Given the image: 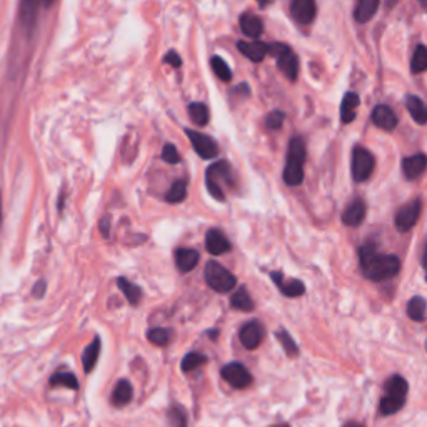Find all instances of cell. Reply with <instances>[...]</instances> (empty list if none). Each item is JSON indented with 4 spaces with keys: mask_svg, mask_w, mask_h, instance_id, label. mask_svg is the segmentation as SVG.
Returning a JSON list of instances; mask_svg holds the SVG:
<instances>
[{
    "mask_svg": "<svg viewBox=\"0 0 427 427\" xmlns=\"http://www.w3.org/2000/svg\"><path fill=\"white\" fill-rule=\"evenodd\" d=\"M379 0H359L354 10V19L359 24H367L379 9Z\"/></svg>",
    "mask_w": 427,
    "mask_h": 427,
    "instance_id": "cell-22",
    "label": "cell"
},
{
    "mask_svg": "<svg viewBox=\"0 0 427 427\" xmlns=\"http://www.w3.org/2000/svg\"><path fill=\"white\" fill-rule=\"evenodd\" d=\"M365 210H367V207H365L363 199H356V201H352L345 207L344 214H342V222L349 227L361 225L365 219Z\"/></svg>",
    "mask_w": 427,
    "mask_h": 427,
    "instance_id": "cell-18",
    "label": "cell"
},
{
    "mask_svg": "<svg viewBox=\"0 0 427 427\" xmlns=\"http://www.w3.org/2000/svg\"><path fill=\"white\" fill-rule=\"evenodd\" d=\"M147 339L156 345H167L171 342V330L164 329V327H154L147 332Z\"/></svg>",
    "mask_w": 427,
    "mask_h": 427,
    "instance_id": "cell-36",
    "label": "cell"
},
{
    "mask_svg": "<svg viewBox=\"0 0 427 427\" xmlns=\"http://www.w3.org/2000/svg\"><path fill=\"white\" fill-rule=\"evenodd\" d=\"M426 349H427V342H426Z\"/></svg>",
    "mask_w": 427,
    "mask_h": 427,
    "instance_id": "cell-48",
    "label": "cell"
},
{
    "mask_svg": "<svg viewBox=\"0 0 427 427\" xmlns=\"http://www.w3.org/2000/svg\"><path fill=\"white\" fill-rule=\"evenodd\" d=\"M406 107L409 110L411 117L417 122L419 125L427 124V103H424L415 95H407L406 97Z\"/></svg>",
    "mask_w": 427,
    "mask_h": 427,
    "instance_id": "cell-23",
    "label": "cell"
},
{
    "mask_svg": "<svg viewBox=\"0 0 427 427\" xmlns=\"http://www.w3.org/2000/svg\"><path fill=\"white\" fill-rule=\"evenodd\" d=\"M315 12H317V5L314 0H294L291 3V14L295 22L302 25L313 24L315 19Z\"/></svg>",
    "mask_w": 427,
    "mask_h": 427,
    "instance_id": "cell-12",
    "label": "cell"
},
{
    "mask_svg": "<svg viewBox=\"0 0 427 427\" xmlns=\"http://www.w3.org/2000/svg\"><path fill=\"white\" fill-rule=\"evenodd\" d=\"M272 427H291L289 424H276V426H272Z\"/></svg>",
    "mask_w": 427,
    "mask_h": 427,
    "instance_id": "cell-47",
    "label": "cell"
},
{
    "mask_svg": "<svg viewBox=\"0 0 427 427\" xmlns=\"http://www.w3.org/2000/svg\"><path fill=\"white\" fill-rule=\"evenodd\" d=\"M267 53L276 57L277 67L280 69L287 79L295 80L299 75V59L289 45L280 44V42H274V44H267Z\"/></svg>",
    "mask_w": 427,
    "mask_h": 427,
    "instance_id": "cell-6",
    "label": "cell"
},
{
    "mask_svg": "<svg viewBox=\"0 0 427 427\" xmlns=\"http://www.w3.org/2000/svg\"><path fill=\"white\" fill-rule=\"evenodd\" d=\"M241 30L245 34L247 37L251 38H259L264 32V24L256 14L252 12H244L239 19Z\"/></svg>",
    "mask_w": 427,
    "mask_h": 427,
    "instance_id": "cell-20",
    "label": "cell"
},
{
    "mask_svg": "<svg viewBox=\"0 0 427 427\" xmlns=\"http://www.w3.org/2000/svg\"><path fill=\"white\" fill-rule=\"evenodd\" d=\"M51 386H62L67 387V389L77 391L79 389V380L72 372H57L51 377Z\"/></svg>",
    "mask_w": 427,
    "mask_h": 427,
    "instance_id": "cell-33",
    "label": "cell"
},
{
    "mask_svg": "<svg viewBox=\"0 0 427 427\" xmlns=\"http://www.w3.org/2000/svg\"><path fill=\"white\" fill-rule=\"evenodd\" d=\"M117 286H119V289L122 291V294L125 295L127 301L132 304V306H137V304L141 302L142 291H141V287L136 286V284L127 280L125 277H121V279L117 280Z\"/></svg>",
    "mask_w": 427,
    "mask_h": 427,
    "instance_id": "cell-29",
    "label": "cell"
},
{
    "mask_svg": "<svg viewBox=\"0 0 427 427\" xmlns=\"http://www.w3.org/2000/svg\"><path fill=\"white\" fill-rule=\"evenodd\" d=\"M427 169V156L426 154H415V156L406 157L402 160V174L407 180L419 179Z\"/></svg>",
    "mask_w": 427,
    "mask_h": 427,
    "instance_id": "cell-13",
    "label": "cell"
},
{
    "mask_svg": "<svg viewBox=\"0 0 427 427\" xmlns=\"http://www.w3.org/2000/svg\"><path fill=\"white\" fill-rule=\"evenodd\" d=\"M162 160L167 164H179L180 162V154L177 152L175 145L165 144L162 149Z\"/></svg>",
    "mask_w": 427,
    "mask_h": 427,
    "instance_id": "cell-40",
    "label": "cell"
},
{
    "mask_svg": "<svg viewBox=\"0 0 427 427\" xmlns=\"http://www.w3.org/2000/svg\"><path fill=\"white\" fill-rule=\"evenodd\" d=\"M210 336V339H217V334H219V330L217 329H212V330H209V332H207Z\"/></svg>",
    "mask_w": 427,
    "mask_h": 427,
    "instance_id": "cell-43",
    "label": "cell"
},
{
    "mask_svg": "<svg viewBox=\"0 0 427 427\" xmlns=\"http://www.w3.org/2000/svg\"><path fill=\"white\" fill-rule=\"evenodd\" d=\"M206 363H207V357L204 356V354H201V352H188L187 356L182 359L180 369H182L184 372H191V371H194V369L201 367V365H204Z\"/></svg>",
    "mask_w": 427,
    "mask_h": 427,
    "instance_id": "cell-34",
    "label": "cell"
},
{
    "mask_svg": "<svg viewBox=\"0 0 427 427\" xmlns=\"http://www.w3.org/2000/svg\"><path fill=\"white\" fill-rule=\"evenodd\" d=\"M361 106V99L356 92H347L341 103V121L344 124H351L357 117V107Z\"/></svg>",
    "mask_w": 427,
    "mask_h": 427,
    "instance_id": "cell-21",
    "label": "cell"
},
{
    "mask_svg": "<svg viewBox=\"0 0 427 427\" xmlns=\"http://www.w3.org/2000/svg\"><path fill=\"white\" fill-rule=\"evenodd\" d=\"M210 65H212L214 74L217 75L221 80L229 82V80L232 79V71H230V67L225 64L224 59H221L219 56H214L212 59H210Z\"/></svg>",
    "mask_w": 427,
    "mask_h": 427,
    "instance_id": "cell-35",
    "label": "cell"
},
{
    "mask_svg": "<svg viewBox=\"0 0 427 427\" xmlns=\"http://www.w3.org/2000/svg\"><path fill=\"white\" fill-rule=\"evenodd\" d=\"M422 210V201L421 199H414L407 206H404L398 214H395V227L399 232H407L417 224L419 217H421Z\"/></svg>",
    "mask_w": 427,
    "mask_h": 427,
    "instance_id": "cell-10",
    "label": "cell"
},
{
    "mask_svg": "<svg viewBox=\"0 0 427 427\" xmlns=\"http://www.w3.org/2000/svg\"><path fill=\"white\" fill-rule=\"evenodd\" d=\"M304 162H306V144L301 137L291 138L287 152L286 167H284V182L287 186H301L304 180Z\"/></svg>",
    "mask_w": 427,
    "mask_h": 427,
    "instance_id": "cell-3",
    "label": "cell"
},
{
    "mask_svg": "<svg viewBox=\"0 0 427 427\" xmlns=\"http://www.w3.org/2000/svg\"><path fill=\"white\" fill-rule=\"evenodd\" d=\"M164 64H169L172 65L174 69H179L180 65H182V59L179 57V53H177L175 51H171L167 53V56L164 57Z\"/></svg>",
    "mask_w": 427,
    "mask_h": 427,
    "instance_id": "cell-41",
    "label": "cell"
},
{
    "mask_svg": "<svg viewBox=\"0 0 427 427\" xmlns=\"http://www.w3.org/2000/svg\"><path fill=\"white\" fill-rule=\"evenodd\" d=\"M284 121H286V114L282 110H274V112L269 114L267 119H265V125H267V129L277 130L282 127Z\"/></svg>",
    "mask_w": 427,
    "mask_h": 427,
    "instance_id": "cell-39",
    "label": "cell"
},
{
    "mask_svg": "<svg viewBox=\"0 0 427 427\" xmlns=\"http://www.w3.org/2000/svg\"><path fill=\"white\" fill-rule=\"evenodd\" d=\"M276 336H277V339H279L280 344H282L284 351H286L287 356H291V357L297 356L299 347H297V344H295V341L291 337L289 332H286V330H279Z\"/></svg>",
    "mask_w": 427,
    "mask_h": 427,
    "instance_id": "cell-37",
    "label": "cell"
},
{
    "mask_svg": "<svg viewBox=\"0 0 427 427\" xmlns=\"http://www.w3.org/2000/svg\"><path fill=\"white\" fill-rule=\"evenodd\" d=\"M344 427H364V426L359 424V422H356V421H351V422H347V424H344Z\"/></svg>",
    "mask_w": 427,
    "mask_h": 427,
    "instance_id": "cell-45",
    "label": "cell"
},
{
    "mask_svg": "<svg viewBox=\"0 0 427 427\" xmlns=\"http://www.w3.org/2000/svg\"><path fill=\"white\" fill-rule=\"evenodd\" d=\"M206 186L214 199L224 202V188L234 186V171L230 164L225 162V160H221V162L209 165V169L206 171Z\"/></svg>",
    "mask_w": 427,
    "mask_h": 427,
    "instance_id": "cell-4",
    "label": "cell"
},
{
    "mask_svg": "<svg viewBox=\"0 0 427 427\" xmlns=\"http://www.w3.org/2000/svg\"><path fill=\"white\" fill-rule=\"evenodd\" d=\"M40 9V3L37 2H24L21 5V21L25 29H34L37 22V10Z\"/></svg>",
    "mask_w": 427,
    "mask_h": 427,
    "instance_id": "cell-30",
    "label": "cell"
},
{
    "mask_svg": "<svg viewBox=\"0 0 427 427\" xmlns=\"http://www.w3.org/2000/svg\"><path fill=\"white\" fill-rule=\"evenodd\" d=\"M99 354H101V339H99V337H95V339L87 345L86 351H84V354H82L84 371H86L87 374L95 367V364H97Z\"/></svg>",
    "mask_w": 427,
    "mask_h": 427,
    "instance_id": "cell-25",
    "label": "cell"
},
{
    "mask_svg": "<svg viewBox=\"0 0 427 427\" xmlns=\"http://www.w3.org/2000/svg\"><path fill=\"white\" fill-rule=\"evenodd\" d=\"M222 379L234 389H245L252 384V374L247 371L244 364L241 363H229L221 369Z\"/></svg>",
    "mask_w": 427,
    "mask_h": 427,
    "instance_id": "cell-8",
    "label": "cell"
},
{
    "mask_svg": "<svg viewBox=\"0 0 427 427\" xmlns=\"http://www.w3.org/2000/svg\"><path fill=\"white\" fill-rule=\"evenodd\" d=\"M427 314V304L422 297L414 295L413 299H409L407 302V315L413 319L414 322H424Z\"/></svg>",
    "mask_w": 427,
    "mask_h": 427,
    "instance_id": "cell-27",
    "label": "cell"
},
{
    "mask_svg": "<svg viewBox=\"0 0 427 427\" xmlns=\"http://www.w3.org/2000/svg\"><path fill=\"white\" fill-rule=\"evenodd\" d=\"M186 134H187L188 141H191L192 147H194V151L197 152L202 159L210 160L219 156V145L212 137L206 136V134H202V132H197V130H191V129H187Z\"/></svg>",
    "mask_w": 427,
    "mask_h": 427,
    "instance_id": "cell-9",
    "label": "cell"
},
{
    "mask_svg": "<svg viewBox=\"0 0 427 427\" xmlns=\"http://www.w3.org/2000/svg\"><path fill=\"white\" fill-rule=\"evenodd\" d=\"M351 174L356 182H364L372 175L376 167L374 156L364 147H356L351 157Z\"/></svg>",
    "mask_w": 427,
    "mask_h": 427,
    "instance_id": "cell-7",
    "label": "cell"
},
{
    "mask_svg": "<svg viewBox=\"0 0 427 427\" xmlns=\"http://www.w3.org/2000/svg\"><path fill=\"white\" fill-rule=\"evenodd\" d=\"M271 279L274 280L276 286L279 287V291L282 292L286 297H299L306 292V286L297 279H284V276L280 272H272Z\"/></svg>",
    "mask_w": 427,
    "mask_h": 427,
    "instance_id": "cell-15",
    "label": "cell"
},
{
    "mask_svg": "<svg viewBox=\"0 0 427 427\" xmlns=\"http://www.w3.org/2000/svg\"><path fill=\"white\" fill-rule=\"evenodd\" d=\"M427 71V47L426 45H417L411 59V72L413 74H421Z\"/></svg>",
    "mask_w": 427,
    "mask_h": 427,
    "instance_id": "cell-31",
    "label": "cell"
},
{
    "mask_svg": "<svg viewBox=\"0 0 427 427\" xmlns=\"http://www.w3.org/2000/svg\"><path fill=\"white\" fill-rule=\"evenodd\" d=\"M372 122L382 130H394L398 127V115L394 114V110L389 106H377L372 110Z\"/></svg>",
    "mask_w": 427,
    "mask_h": 427,
    "instance_id": "cell-16",
    "label": "cell"
},
{
    "mask_svg": "<svg viewBox=\"0 0 427 427\" xmlns=\"http://www.w3.org/2000/svg\"><path fill=\"white\" fill-rule=\"evenodd\" d=\"M204 279H206L207 286L215 292H230L237 286V277L224 265L214 263V260L207 263L206 271H204Z\"/></svg>",
    "mask_w": 427,
    "mask_h": 427,
    "instance_id": "cell-5",
    "label": "cell"
},
{
    "mask_svg": "<svg viewBox=\"0 0 427 427\" xmlns=\"http://www.w3.org/2000/svg\"><path fill=\"white\" fill-rule=\"evenodd\" d=\"M241 344L244 345L249 351H254L260 345V342L264 339V326L259 321H251L247 324L242 326L239 332Z\"/></svg>",
    "mask_w": 427,
    "mask_h": 427,
    "instance_id": "cell-11",
    "label": "cell"
},
{
    "mask_svg": "<svg viewBox=\"0 0 427 427\" xmlns=\"http://www.w3.org/2000/svg\"><path fill=\"white\" fill-rule=\"evenodd\" d=\"M187 112H188V117H191V121L194 122V124H197V125L209 124L210 114H209V109H207L206 103L192 102L191 106L187 107Z\"/></svg>",
    "mask_w": 427,
    "mask_h": 427,
    "instance_id": "cell-28",
    "label": "cell"
},
{
    "mask_svg": "<svg viewBox=\"0 0 427 427\" xmlns=\"http://www.w3.org/2000/svg\"><path fill=\"white\" fill-rule=\"evenodd\" d=\"M409 384L402 376H391L384 384V395L379 401V413L382 415H392L402 409L407 401Z\"/></svg>",
    "mask_w": 427,
    "mask_h": 427,
    "instance_id": "cell-2",
    "label": "cell"
},
{
    "mask_svg": "<svg viewBox=\"0 0 427 427\" xmlns=\"http://www.w3.org/2000/svg\"><path fill=\"white\" fill-rule=\"evenodd\" d=\"M237 49L244 57H247L252 62H263L267 56V44L260 40H241L237 42Z\"/></svg>",
    "mask_w": 427,
    "mask_h": 427,
    "instance_id": "cell-17",
    "label": "cell"
},
{
    "mask_svg": "<svg viewBox=\"0 0 427 427\" xmlns=\"http://www.w3.org/2000/svg\"><path fill=\"white\" fill-rule=\"evenodd\" d=\"M361 271L365 279L372 282H382L398 276L401 271V260L394 254H380L377 252L376 245L372 242H365L359 249Z\"/></svg>",
    "mask_w": 427,
    "mask_h": 427,
    "instance_id": "cell-1",
    "label": "cell"
},
{
    "mask_svg": "<svg viewBox=\"0 0 427 427\" xmlns=\"http://www.w3.org/2000/svg\"><path fill=\"white\" fill-rule=\"evenodd\" d=\"M199 259H201V256H199V252L195 249L184 247L177 249L175 252V265L179 269V272H182V274L191 272L199 264Z\"/></svg>",
    "mask_w": 427,
    "mask_h": 427,
    "instance_id": "cell-19",
    "label": "cell"
},
{
    "mask_svg": "<svg viewBox=\"0 0 427 427\" xmlns=\"http://www.w3.org/2000/svg\"><path fill=\"white\" fill-rule=\"evenodd\" d=\"M45 289H47V284H45V280H37L32 292H34V295H36V297H44Z\"/></svg>",
    "mask_w": 427,
    "mask_h": 427,
    "instance_id": "cell-42",
    "label": "cell"
},
{
    "mask_svg": "<svg viewBox=\"0 0 427 427\" xmlns=\"http://www.w3.org/2000/svg\"><path fill=\"white\" fill-rule=\"evenodd\" d=\"M230 306L234 309L242 310V313H251V310H254V301L245 287H239V289L234 292L232 297H230Z\"/></svg>",
    "mask_w": 427,
    "mask_h": 427,
    "instance_id": "cell-26",
    "label": "cell"
},
{
    "mask_svg": "<svg viewBox=\"0 0 427 427\" xmlns=\"http://www.w3.org/2000/svg\"><path fill=\"white\" fill-rule=\"evenodd\" d=\"M169 422L171 427H187V414L182 406H172L169 409Z\"/></svg>",
    "mask_w": 427,
    "mask_h": 427,
    "instance_id": "cell-38",
    "label": "cell"
},
{
    "mask_svg": "<svg viewBox=\"0 0 427 427\" xmlns=\"http://www.w3.org/2000/svg\"><path fill=\"white\" fill-rule=\"evenodd\" d=\"M206 247L212 256H221L230 251V242L225 237V234L219 229H210L206 234Z\"/></svg>",
    "mask_w": 427,
    "mask_h": 427,
    "instance_id": "cell-14",
    "label": "cell"
},
{
    "mask_svg": "<svg viewBox=\"0 0 427 427\" xmlns=\"http://www.w3.org/2000/svg\"><path fill=\"white\" fill-rule=\"evenodd\" d=\"M0 221H2V194H0Z\"/></svg>",
    "mask_w": 427,
    "mask_h": 427,
    "instance_id": "cell-46",
    "label": "cell"
},
{
    "mask_svg": "<svg viewBox=\"0 0 427 427\" xmlns=\"http://www.w3.org/2000/svg\"><path fill=\"white\" fill-rule=\"evenodd\" d=\"M422 265H424V272H426V279H427V249L424 257H422Z\"/></svg>",
    "mask_w": 427,
    "mask_h": 427,
    "instance_id": "cell-44",
    "label": "cell"
},
{
    "mask_svg": "<svg viewBox=\"0 0 427 427\" xmlns=\"http://www.w3.org/2000/svg\"><path fill=\"white\" fill-rule=\"evenodd\" d=\"M187 197V182L186 180H175L172 184V187L169 188V192L165 194V201L169 204H179L186 201Z\"/></svg>",
    "mask_w": 427,
    "mask_h": 427,
    "instance_id": "cell-32",
    "label": "cell"
},
{
    "mask_svg": "<svg viewBox=\"0 0 427 427\" xmlns=\"http://www.w3.org/2000/svg\"><path fill=\"white\" fill-rule=\"evenodd\" d=\"M134 398V389L132 386H130L129 380L122 379L119 380L117 386H115V389L112 392V402L115 404V406L122 407V406H127L130 401H132Z\"/></svg>",
    "mask_w": 427,
    "mask_h": 427,
    "instance_id": "cell-24",
    "label": "cell"
}]
</instances>
